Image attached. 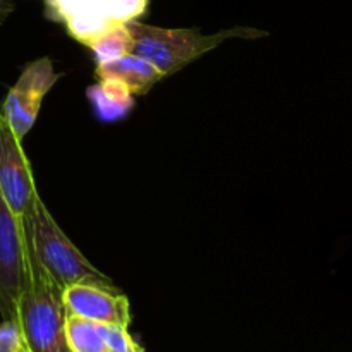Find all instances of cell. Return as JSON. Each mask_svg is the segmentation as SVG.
Instances as JSON below:
<instances>
[{
	"instance_id": "cell-1",
	"label": "cell",
	"mask_w": 352,
	"mask_h": 352,
	"mask_svg": "<svg viewBox=\"0 0 352 352\" xmlns=\"http://www.w3.org/2000/svg\"><path fill=\"white\" fill-rule=\"evenodd\" d=\"M21 222L34 256L58 287L65 289L74 284H89L113 291L119 289L105 274L93 267L85 254L69 241L64 230L57 226L52 213L48 212L38 191L31 198Z\"/></svg>"
},
{
	"instance_id": "cell-12",
	"label": "cell",
	"mask_w": 352,
	"mask_h": 352,
	"mask_svg": "<svg viewBox=\"0 0 352 352\" xmlns=\"http://www.w3.org/2000/svg\"><path fill=\"white\" fill-rule=\"evenodd\" d=\"M88 48H91V52L95 54L96 62L113 60V58H119L122 55L129 54L131 34L127 31V26L122 24V26L112 28L110 31L103 33L102 36L93 40L88 45Z\"/></svg>"
},
{
	"instance_id": "cell-14",
	"label": "cell",
	"mask_w": 352,
	"mask_h": 352,
	"mask_svg": "<svg viewBox=\"0 0 352 352\" xmlns=\"http://www.w3.org/2000/svg\"><path fill=\"white\" fill-rule=\"evenodd\" d=\"M0 352H30L17 320H2L0 323Z\"/></svg>"
},
{
	"instance_id": "cell-15",
	"label": "cell",
	"mask_w": 352,
	"mask_h": 352,
	"mask_svg": "<svg viewBox=\"0 0 352 352\" xmlns=\"http://www.w3.org/2000/svg\"><path fill=\"white\" fill-rule=\"evenodd\" d=\"M14 9H16L14 0H0V24L6 23L7 17L14 12Z\"/></svg>"
},
{
	"instance_id": "cell-11",
	"label": "cell",
	"mask_w": 352,
	"mask_h": 352,
	"mask_svg": "<svg viewBox=\"0 0 352 352\" xmlns=\"http://www.w3.org/2000/svg\"><path fill=\"white\" fill-rule=\"evenodd\" d=\"M64 333L71 352H110L96 323L65 313Z\"/></svg>"
},
{
	"instance_id": "cell-4",
	"label": "cell",
	"mask_w": 352,
	"mask_h": 352,
	"mask_svg": "<svg viewBox=\"0 0 352 352\" xmlns=\"http://www.w3.org/2000/svg\"><path fill=\"white\" fill-rule=\"evenodd\" d=\"M148 0H45V16L88 47L112 28L144 16Z\"/></svg>"
},
{
	"instance_id": "cell-5",
	"label": "cell",
	"mask_w": 352,
	"mask_h": 352,
	"mask_svg": "<svg viewBox=\"0 0 352 352\" xmlns=\"http://www.w3.org/2000/svg\"><path fill=\"white\" fill-rule=\"evenodd\" d=\"M28 284V243L21 219L0 192V315L17 320V301Z\"/></svg>"
},
{
	"instance_id": "cell-10",
	"label": "cell",
	"mask_w": 352,
	"mask_h": 352,
	"mask_svg": "<svg viewBox=\"0 0 352 352\" xmlns=\"http://www.w3.org/2000/svg\"><path fill=\"white\" fill-rule=\"evenodd\" d=\"M88 100L95 116L103 122L124 119L134 107V95L116 79H98L88 88Z\"/></svg>"
},
{
	"instance_id": "cell-3",
	"label": "cell",
	"mask_w": 352,
	"mask_h": 352,
	"mask_svg": "<svg viewBox=\"0 0 352 352\" xmlns=\"http://www.w3.org/2000/svg\"><path fill=\"white\" fill-rule=\"evenodd\" d=\"M64 318L62 289L52 280L28 244V284L17 301V323L28 351L71 352Z\"/></svg>"
},
{
	"instance_id": "cell-13",
	"label": "cell",
	"mask_w": 352,
	"mask_h": 352,
	"mask_svg": "<svg viewBox=\"0 0 352 352\" xmlns=\"http://www.w3.org/2000/svg\"><path fill=\"white\" fill-rule=\"evenodd\" d=\"M100 336L105 340L110 352H144L143 347L131 337L127 327L122 325H98Z\"/></svg>"
},
{
	"instance_id": "cell-7",
	"label": "cell",
	"mask_w": 352,
	"mask_h": 352,
	"mask_svg": "<svg viewBox=\"0 0 352 352\" xmlns=\"http://www.w3.org/2000/svg\"><path fill=\"white\" fill-rule=\"evenodd\" d=\"M0 192L17 219H23L36 192L30 160L23 150V141L12 133L0 113Z\"/></svg>"
},
{
	"instance_id": "cell-6",
	"label": "cell",
	"mask_w": 352,
	"mask_h": 352,
	"mask_svg": "<svg viewBox=\"0 0 352 352\" xmlns=\"http://www.w3.org/2000/svg\"><path fill=\"white\" fill-rule=\"evenodd\" d=\"M60 76L54 71V62L50 58L41 57L30 62L16 85L9 89L0 105V113L21 141L34 126L45 95L54 88Z\"/></svg>"
},
{
	"instance_id": "cell-2",
	"label": "cell",
	"mask_w": 352,
	"mask_h": 352,
	"mask_svg": "<svg viewBox=\"0 0 352 352\" xmlns=\"http://www.w3.org/2000/svg\"><path fill=\"white\" fill-rule=\"evenodd\" d=\"M131 34L129 54L138 55L150 62L162 76H170L186 65L203 57L230 38L267 36V31L254 28H232L215 34H201L198 30H179V28H160L138 21L126 23Z\"/></svg>"
},
{
	"instance_id": "cell-9",
	"label": "cell",
	"mask_w": 352,
	"mask_h": 352,
	"mask_svg": "<svg viewBox=\"0 0 352 352\" xmlns=\"http://www.w3.org/2000/svg\"><path fill=\"white\" fill-rule=\"evenodd\" d=\"M95 76L98 79H116L122 82L133 95H146L164 79L150 62L134 54H126L113 60L96 62Z\"/></svg>"
},
{
	"instance_id": "cell-8",
	"label": "cell",
	"mask_w": 352,
	"mask_h": 352,
	"mask_svg": "<svg viewBox=\"0 0 352 352\" xmlns=\"http://www.w3.org/2000/svg\"><path fill=\"white\" fill-rule=\"evenodd\" d=\"M62 306L69 315L89 320L98 325H131V305L120 289L74 284L62 289Z\"/></svg>"
}]
</instances>
